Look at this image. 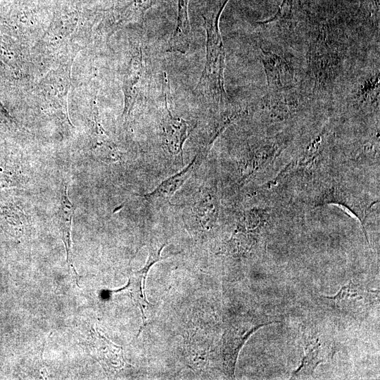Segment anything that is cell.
<instances>
[{"instance_id": "1", "label": "cell", "mask_w": 380, "mask_h": 380, "mask_svg": "<svg viewBox=\"0 0 380 380\" xmlns=\"http://www.w3.org/2000/svg\"><path fill=\"white\" fill-rule=\"evenodd\" d=\"M229 0H218L207 6L203 14L206 31V60L195 91L202 95L222 100L226 97L224 85L225 51L219 30V18Z\"/></svg>"}, {"instance_id": "2", "label": "cell", "mask_w": 380, "mask_h": 380, "mask_svg": "<svg viewBox=\"0 0 380 380\" xmlns=\"http://www.w3.org/2000/svg\"><path fill=\"white\" fill-rule=\"evenodd\" d=\"M163 87L165 110L162 124L163 142L168 153L182 163L183 146L192 130V127L189 122L172 113L168 103L170 85L165 72Z\"/></svg>"}, {"instance_id": "3", "label": "cell", "mask_w": 380, "mask_h": 380, "mask_svg": "<svg viewBox=\"0 0 380 380\" xmlns=\"http://www.w3.org/2000/svg\"><path fill=\"white\" fill-rule=\"evenodd\" d=\"M270 323L241 322L228 328L222 337L220 353L225 370L234 374L239 353L248 337L258 328Z\"/></svg>"}, {"instance_id": "4", "label": "cell", "mask_w": 380, "mask_h": 380, "mask_svg": "<svg viewBox=\"0 0 380 380\" xmlns=\"http://www.w3.org/2000/svg\"><path fill=\"white\" fill-rule=\"evenodd\" d=\"M165 245V243L159 246L151 245L149 248L148 257L144 267L137 271H133L129 274V280L125 287L112 291L113 293L128 291L132 295L141 312L143 327H145L146 322L144 310L146 307L150 304L144 291L146 278L153 265L161 260L160 253Z\"/></svg>"}, {"instance_id": "5", "label": "cell", "mask_w": 380, "mask_h": 380, "mask_svg": "<svg viewBox=\"0 0 380 380\" xmlns=\"http://www.w3.org/2000/svg\"><path fill=\"white\" fill-rule=\"evenodd\" d=\"M207 153L208 151L204 148L200 151L191 163L183 170L163 181L152 191L139 196L149 202L160 200L169 201L175 192L187 181Z\"/></svg>"}, {"instance_id": "6", "label": "cell", "mask_w": 380, "mask_h": 380, "mask_svg": "<svg viewBox=\"0 0 380 380\" xmlns=\"http://www.w3.org/2000/svg\"><path fill=\"white\" fill-rule=\"evenodd\" d=\"M187 217L192 222L202 229H209L217 220L219 203L215 193L208 188L202 190L199 195L187 207Z\"/></svg>"}, {"instance_id": "7", "label": "cell", "mask_w": 380, "mask_h": 380, "mask_svg": "<svg viewBox=\"0 0 380 380\" xmlns=\"http://www.w3.org/2000/svg\"><path fill=\"white\" fill-rule=\"evenodd\" d=\"M144 74L142 51L139 49L132 57L123 80L125 103L122 117L125 119L129 117L135 104Z\"/></svg>"}, {"instance_id": "8", "label": "cell", "mask_w": 380, "mask_h": 380, "mask_svg": "<svg viewBox=\"0 0 380 380\" xmlns=\"http://www.w3.org/2000/svg\"><path fill=\"white\" fill-rule=\"evenodd\" d=\"M374 293L363 289L360 286L350 281L343 286L334 296L326 297L333 304L341 310H358L366 308L371 304L376 297Z\"/></svg>"}, {"instance_id": "9", "label": "cell", "mask_w": 380, "mask_h": 380, "mask_svg": "<svg viewBox=\"0 0 380 380\" xmlns=\"http://www.w3.org/2000/svg\"><path fill=\"white\" fill-rule=\"evenodd\" d=\"M94 139L91 150L95 156L106 163H116L122 159V153L102 127L97 108L93 109Z\"/></svg>"}, {"instance_id": "10", "label": "cell", "mask_w": 380, "mask_h": 380, "mask_svg": "<svg viewBox=\"0 0 380 380\" xmlns=\"http://www.w3.org/2000/svg\"><path fill=\"white\" fill-rule=\"evenodd\" d=\"M189 1V0H178L176 27L167 42V52L185 53L190 46L192 34L188 15Z\"/></svg>"}, {"instance_id": "11", "label": "cell", "mask_w": 380, "mask_h": 380, "mask_svg": "<svg viewBox=\"0 0 380 380\" xmlns=\"http://www.w3.org/2000/svg\"><path fill=\"white\" fill-rule=\"evenodd\" d=\"M75 209L74 205L68 197V184L65 182L62 184L61 189L60 203L57 211V221L61 239L66 250L68 261L70 260L72 255L70 232Z\"/></svg>"}, {"instance_id": "12", "label": "cell", "mask_w": 380, "mask_h": 380, "mask_svg": "<svg viewBox=\"0 0 380 380\" xmlns=\"http://www.w3.org/2000/svg\"><path fill=\"white\" fill-rule=\"evenodd\" d=\"M331 349L319 338L310 341L305 347V355L300 367L294 372L293 376L300 378L311 375L317 366L325 362L331 355Z\"/></svg>"}, {"instance_id": "13", "label": "cell", "mask_w": 380, "mask_h": 380, "mask_svg": "<svg viewBox=\"0 0 380 380\" xmlns=\"http://www.w3.org/2000/svg\"><path fill=\"white\" fill-rule=\"evenodd\" d=\"M261 60L270 87H282L287 84L290 77L287 63L271 52L261 51Z\"/></svg>"}, {"instance_id": "14", "label": "cell", "mask_w": 380, "mask_h": 380, "mask_svg": "<svg viewBox=\"0 0 380 380\" xmlns=\"http://www.w3.org/2000/svg\"><path fill=\"white\" fill-rule=\"evenodd\" d=\"M2 1H4V0H0V2Z\"/></svg>"}]
</instances>
